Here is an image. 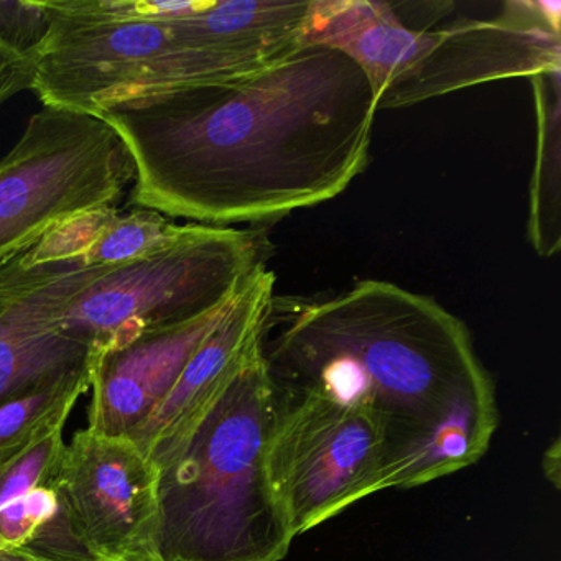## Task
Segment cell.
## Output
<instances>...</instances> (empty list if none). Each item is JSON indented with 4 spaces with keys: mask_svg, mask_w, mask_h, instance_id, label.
<instances>
[{
    "mask_svg": "<svg viewBox=\"0 0 561 561\" xmlns=\"http://www.w3.org/2000/svg\"><path fill=\"white\" fill-rule=\"evenodd\" d=\"M377 113L350 57L301 45L252 73L133 98L94 116L133 159L134 208L229 228L337 198L369 165Z\"/></svg>",
    "mask_w": 561,
    "mask_h": 561,
    "instance_id": "cell-1",
    "label": "cell"
},
{
    "mask_svg": "<svg viewBox=\"0 0 561 561\" xmlns=\"http://www.w3.org/2000/svg\"><path fill=\"white\" fill-rule=\"evenodd\" d=\"M261 347L275 382L367 410L386 433L380 491L412 489L474 465L499 413L468 327L435 298L383 280L336 295L277 297Z\"/></svg>",
    "mask_w": 561,
    "mask_h": 561,
    "instance_id": "cell-2",
    "label": "cell"
},
{
    "mask_svg": "<svg viewBox=\"0 0 561 561\" xmlns=\"http://www.w3.org/2000/svg\"><path fill=\"white\" fill-rule=\"evenodd\" d=\"M282 400L259 334L192 432L157 466L160 560L287 557L295 538L267 468Z\"/></svg>",
    "mask_w": 561,
    "mask_h": 561,
    "instance_id": "cell-3",
    "label": "cell"
},
{
    "mask_svg": "<svg viewBox=\"0 0 561 561\" xmlns=\"http://www.w3.org/2000/svg\"><path fill=\"white\" fill-rule=\"evenodd\" d=\"M504 9L491 21L419 31L387 2L311 0L304 45L350 57L369 80L377 111L561 70L560 2H507Z\"/></svg>",
    "mask_w": 561,
    "mask_h": 561,
    "instance_id": "cell-4",
    "label": "cell"
},
{
    "mask_svg": "<svg viewBox=\"0 0 561 561\" xmlns=\"http://www.w3.org/2000/svg\"><path fill=\"white\" fill-rule=\"evenodd\" d=\"M271 255L264 229L182 226L157 251L111 265L65 311L61 327L91 344V359L124 350L225 307Z\"/></svg>",
    "mask_w": 561,
    "mask_h": 561,
    "instance_id": "cell-5",
    "label": "cell"
},
{
    "mask_svg": "<svg viewBox=\"0 0 561 561\" xmlns=\"http://www.w3.org/2000/svg\"><path fill=\"white\" fill-rule=\"evenodd\" d=\"M134 179L126 146L103 119L42 107L0 160V265L71 216L117 208Z\"/></svg>",
    "mask_w": 561,
    "mask_h": 561,
    "instance_id": "cell-6",
    "label": "cell"
},
{
    "mask_svg": "<svg viewBox=\"0 0 561 561\" xmlns=\"http://www.w3.org/2000/svg\"><path fill=\"white\" fill-rule=\"evenodd\" d=\"M386 458V433L367 410L313 390L284 393L267 468L291 537L380 492Z\"/></svg>",
    "mask_w": 561,
    "mask_h": 561,
    "instance_id": "cell-7",
    "label": "cell"
},
{
    "mask_svg": "<svg viewBox=\"0 0 561 561\" xmlns=\"http://www.w3.org/2000/svg\"><path fill=\"white\" fill-rule=\"evenodd\" d=\"M58 485L96 561H162L159 471L133 439L88 428L75 433Z\"/></svg>",
    "mask_w": 561,
    "mask_h": 561,
    "instance_id": "cell-8",
    "label": "cell"
},
{
    "mask_svg": "<svg viewBox=\"0 0 561 561\" xmlns=\"http://www.w3.org/2000/svg\"><path fill=\"white\" fill-rule=\"evenodd\" d=\"M111 265H0V407L91 369V344L61 327L65 311Z\"/></svg>",
    "mask_w": 561,
    "mask_h": 561,
    "instance_id": "cell-9",
    "label": "cell"
},
{
    "mask_svg": "<svg viewBox=\"0 0 561 561\" xmlns=\"http://www.w3.org/2000/svg\"><path fill=\"white\" fill-rule=\"evenodd\" d=\"M51 22L35 51V91L44 106L94 114L144 65L179 47L167 21L91 14L78 0L47 2Z\"/></svg>",
    "mask_w": 561,
    "mask_h": 561,
    "instance_id": "cell-10",
    "label": "cell"
},
{
    "mask_svg": "<svg viewBox=\"0 0 561 561\" xmlns=\"http://www.w3.org/2000/svg\"><path fill=\"white\" fill-rule=\"evenodd\" d=\"M275 295L274 272H259L229 305L222 320L193 354L175 386L130 436L140 451L159 466L202 419L248 347L262 331Z\"/></svg>",
    "mask_w": 561,
    "mask_h": 561,
    "instance_id": "cell-11",
    "label": "cell"
},
{
    "mask_svg": "<svg viewBox=\"0 0 561 561\" xmlns=\"http://www.w3.org/2000/svg\"><path fill=\"white\" fill-rule=\"evenodd\" d=\"M231 301L192 323L147 334L124 350L93 357L88 430L130 438L175 386Z\"/></svg>",
    "mask_w": 561,
    "mask_h": 561,
    "instance_id": "cell-12",
    "label": "cell"
},
{
    "mask_svg": "<svg viewBox=\"0 0 561 561\" xmlns=\"http://www.w3.org/2000/svg\"><path fill=\"white\" fill-rule=\"evenodd\" d=\"M537 111V152L528 193L527 234L540 257L561 249V70L528 78Z\"/></svg>",
    "mask_w": 561,
    "mask_h": 561,
    "instance_id": "cell-13",
    "label": "cell"
},
{
    "mask_svg": "<svg viewBox=\"0 0 561 561\" xmlns=\"http://www.w3.org/2000/svg\"><path fill=\"white\" fill-rule=\"evenodd\" d=\"M0 554L27 561H96L75 530L58 478L0 508Z\"/></svg>",
    "mask_w": 561,
    "mask_h": 561,
    "instance_id": "cell-14",
    "label": "cell"
},
{
    "mask_svg": "<svg viewBox=\"0 0 561 561\" xmlns=\"http://www.w3.org/2000/svg\"><path fill=\"white\" fill-rule=\"evenodd\" d=\"M90 389L91 369L0 407V471L48 433L65 428L71 410Z\"/></svg>",
    "mask_w": 561,
    "mask_h": 561,
    "instance_id": "cell-15",
    "label": "cell"
},
{
    "mask_svg": "<svg viewBox=\"0 0 561 561\" xmlns=\"http://www.w3.org/2000/svg\"><path fill=\"white\" fill-rule=\"evenodd\" d=\"M180 228L173 219L150 209L119 211L88 252L83 264L117 265L136 261L172 241Z\"/></svg>",
    "mask_w": 561,
    "mask_h": 561,
    "instance_id": "cell-16",
    "label": "cell"
},
{
    "mask_svg": "<svg viewBox=\"0 0 561 561\" xmlns=\"http://www.w3.org/2000/svg\"><path fill=\"white\" fill-rule=\"evenodd\" d=\"M119 215L117 208H101L71 216L48 229L41 241L35 242L22 262L27 267H47V265L83 264L88 252L106 231L107 226ZM84 265V264H83Z\"/></svg>",
    "mask_w": 561,
    "mask_h": 561,
    "instance_id": "cell-17",
    "label": "cell"
},
{
    "mask_svg": "<svg viewBox=\"0 0 561 561\" xmlns=\"http://www.w3.org/2000/svg\"><path fill=\"white\" fill-rule=\"evenodd\" d=\"M67 442L64 428L54 430L0 471V508L60 474Z\"/></svg>",
    "mask_w": 561,
    "mask_h": 561,
    "instance_id": "cell-18",
    "label": "cell"
},
{
    "mask_svg": "<svg viewBox=\"0 0 561 561\" xmlns=\"http://www.w3.org/2000/svg\"><path fill=\"white\" fill-rule=\"evenodd\" d=\"M50 22L47 2L0 0V44L18 54L35 58Z\"/></svg>",
    "mask_w": 561,
    "mask_h": 561,
    "instance_id": "cell-19",
    "label": "cell"
},
{
    "mask_svg": "<svg viewBox=\"0 0 561 561\" xmlns=\"http://www.w3.org/2000/svg\"><path fill=\"white\" fill-rule=\"evenodd\" d=\"M34 80L35 58L0 44V107L22 91L32 90Z\"/></svg>",
    "mask_w": 561,
    "mask_h": 561,
    "instance_id": "cell-20",
    "label": "cell"
},
{
    "mask_svg": "<svg viewBox=\"0 0 561 561\" xmlns=\"http://www.w3.org/2000/svg\"><path fill=\"white\" fill-rule=\"evenodd\" d=\"M543 469L548 481L553 482L554 488H560V484H558V479H560V442L558 439H554L553 445L545 455Z\"/></svg>",
    "mask_w": 561,
    "mask_h": 561,
    "instance_id": "cell-21",
    "label": "cell"
},
{
    "mask_svg": "<svg viewBox=\"0 0 561 561\" xmlns=\"http://www.w3.org/2000/svg\"><path fill=\"white\" fill-rule=\"evenodd\" d=\"M0 561H27L24 558L9 557V554H0Z\"/></svg>",
    "mask_w": 561,
    "mask_h": 561,
    "instance_id": "cell-22",
    "label": "cell"
}]
</instances>
